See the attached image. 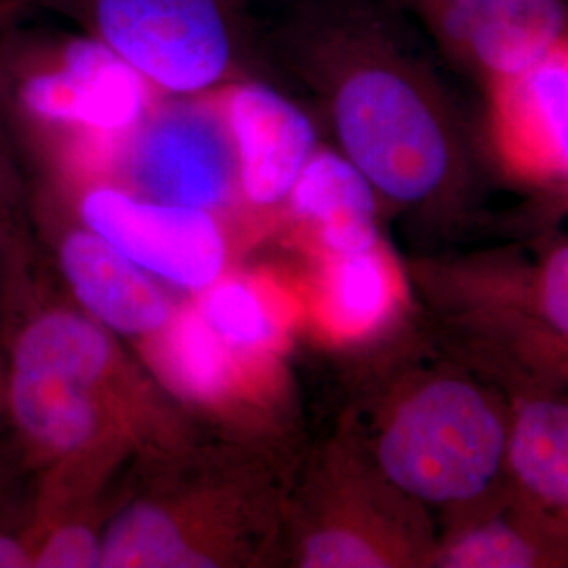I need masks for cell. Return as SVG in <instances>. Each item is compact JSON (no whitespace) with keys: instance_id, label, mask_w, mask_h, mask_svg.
<instances>
[{"instance_id":"6da1fadb","label":"cell","mask_w":568,"mask_h":568,"mask_svg":"<svg viewBox=\"0 0 568 568\" xmlns=\"http://www.w3.org/2000/svg\"><path fill=\"white\" fill-rule=\"evenodd\" d=\"M260 30L379 199L447 232L467 224L483 194L469 126L389 0H291Z\"/></svg>"},{"instance_id":"7a4b0ae2","label":"cell","mask_w":568,"mask_h":568,"mask_svg":"<svg viewBox=\"0 0 568 568\" xmlns=\"http://www.w3.org/2000/svg\"><path fill=\"white\" fill-rule=\"evenodd\" d=\"M509 429L508 389L447 349L387 398L368 462L440 530L508 497Z\"/></svg>"},{"instance_id":"3957f363","label":"cell","mask_w":568,"mask_h":568,"mask_svg":"<svg viewBox=\"0 0 568 568\" xmlns=\"http://www.w3.org/2000/svg\"><path fill=\"white\" fill-rule=\"evenodd\" d=\"M419 283L455 356L506 389H554L568 365V239L436 257Z\"/></svg>"},{"instance_id":"277c9868","label":"cell","mask_w":568,"mask_h":568,"mask_svg":"<svg viewBox=\"0 0 568 568\" xmlns=\"http://www.w3.org/2000/svg\"><path fill=\"white\" fill-rule=\"evenodd\" d=\"M166 95L220 91L267 68L260 23L239 0H39Z\"/></svg>"},{"instance_id":"5b68a950","label":"cell","mask_w":568,"mask_h":568,"mask_svg":"<svg viewBox=\"0 0 568 568\" xmlns=\"http://www.w3.org/2000/svg\"><path fill=\"white\" fill-rule=\"evenodd\" d=\"M108 337L87 318L51 312L21 333L11 366V408L42 447L70 453L98 426L93 389L110 366Z\"/></svg>"},{"instance_id":"8992f818","label":"cell","mask_w":568,"mask_h":568,"mask_svg":"<svg viewBox=\"0 0 568 568\" xmlns=\"http://www.w3.org/2000/svg\"><path fill=\"white\" fill-rule=\"evenodd\" d=\"M211 95H171V102L145 108L124 135L126 178L143 199L211 211L241 183L224 98L213 102Z\"/></svg>"},{"instance_id":"52a82bcc","label":"cell","mask_w":568,"mask_h":568,"mask_svg":"<svg viewBox=\"0 0 568 568\" xmlns=\"http://www.w3.org/2000/svg\"><path fill=\"white\" fill-rule=\"evenodd\" d=\"M326 501L300 546V567H427L438 525L371 462L337 457Z\"/></svg>"},{"instance_id":"ba28073f","label":"cell","mask_w":568,"mask_h":568,"mask_svg":"<svg viewBox=\"0 0 568 568\" xmlns=\"http://www.w3.org/2000/svg\"><path fill=\"white\" fill-rule=\"evenodd\" d=\"M483 93L488 150L501 175L541 194L568 187V30Z\"/></svg>"},{"instance_id":"9c48e42d","label":"cell","mask_w":568,"mask_h":568,"mask_svg":"<svg viewBox=\"0 0 568 568\" xmlns=\"http://www.w3.org/2000/svg\"><path fill=\"white\" fill-rule=\"evenodd\" d=\"M438 53L483 87L535 60L568 30L560 0H389Z\"/></svg>"},{"instance_id":"30bf717a","label":"cell","mask_w":568,"mask_h":568,"mask_svg":"<svg viewBox=\"0 0 568 568\" xmlns=\"http://www.w3.org/2000/svg\"><path fill=\"white\" fill-rule=\"evenodd\" d=\"M87 227L131 262L185 288H204L225 262L222 232L203 209L138 199L110 185L82 196Z\"/></svg>"},{"instance_id":"8fae6325","label":"cell","mask_w":568,"mask_h":568,"mask_svg":"<svg viewBox=\"0 0 568 568\" xmlns=\"http://www.w3.org/2000/svg\"><path fill=\"white\" fill-rule=\"evenodd\" d=\"M49 55L21 84L30 114L91 140L124 138L142 119L150 87L100 42L79 32L55 42Z\"/></svg>"},{"instance_id":"7c38bea8","label":"cell","mask_w":568,"mask_h":568,"mask_svg":"<svg viewBox=\"0 0 568 568\" xmlns=\"http://www.w3.org/2000/svg\"><path fill=\"white\" fill-rule=\"evenodd\" d=\"M222 98L246 199L260 206L283 203L318 150L314 122L260 79L224 87Z\"/></svg>"},{"instance_id":"4fadbf2b","label":"cell","mask_w":568,"mask_h":568,"mask_svg":"<svg viewBox=\"0 0 568 568\" xmlns=\"http://www.w3.org/2000/svg\"><path fill=\"white\" fill-rule=\"evenodd\" d=\"M509 490L568 548V398L511 387Z\"/></svg>"},{"instance_id":"5bb4252c","label":"cell","mask_w":568,"mask_h":568,"mask_svg":"<svg viewBox=\"0 0 568 568\" xmlns=\"http://www.w3.org/2000/svg\"><path fill=\"white\" fill-rule=\"evenodd\" d=\"M61 267L74 295L103 325L152 333L169 323V304L143 267L91 230H77L61 244Z\"/></svg>"},{"instance_id":"9a60e30c","label":"cell","mask_w":568,"mask_h":568,"mask_svg":"<svg viewBox=\"0 0 568 568\" xmlns=\"http://www.w3.org/2000/svg\"><path fill=\"white\" fill-rule=\"evenodd\" d=\"M429 568H568V548L509 490L499 504L440 528Z\"/></svg>"},{"instance_id":"2e32d148","label":"cell","mask_w":568,"mask_h":568,"mask_svg":"<svg viewBox=\"0 0 568 568\" xmlns=\"http://www.w3.org/2000/svg\"><path fill=\"white\" fill-rule=\"evenodd\" d=\"M312 225L326 255H354L379 246V196L339 152L316 150L286 199Z\"/></svg>"},{"instance_id":"e0dca14e","label":"cell","mask_w":568,"mask_h":568,"mask_svg":"<svg viewBox=\"0 0 568 568\" xmlns=\"http://www.w3.org/2000/svg\"><path fill=\"white\" fill-rule=\"evenodd\" d=\"M318 316L326 331L356 342L387 325L400 304V276L382 244L354 255H326Z\"/></svg>"},{"instance_id":"ac0fdd59","label":"cell","mask_w":568,"mask_h":568,"mask_svg":"<svg viewBox=\"0 0 568 568\" xmlns=\"http://www.w3.org/2000/svg\"><path fill=\"white\" fill-rule=\"evenodd\" d=\"M102 567H213V560L192 548L166 511L142 506L124 511L108 528Z\"/></svg>"},{"instance_id":"d6986e66","label":"cell","mask_w":568,"mask_h":568,"mask_svg":"<svg viewBox=\"0 0 568 568\" xmlns=\"http://www.w3.org/2000/svg\"><path fill=\"white\" fill-rule=\"evenodd\" d=\"M163 361L178 386L194 396H213L227 382V356L222 337L203 312H183L166 333Z\"/></svg>"},{"instance_id":"ffe728a7","label":"cell","mask_w":568,"mask_h":568,"mask_svg":"<svg viewBox=\"0 0 568 568\" xmlns=\"http://www.w3.org/2000/svg\"><path fill=\"white\" fill-rule=\"evenodd\" d=\"M203 316L225 344L255 347L270 342L276 333L267 305L243 283L215 286L204 302Z\"/></svg>"},{"instance_id":"44dd1931","label":"cell","mask_w":568,"mask_h":568,"mask_svg":"<svg viewBox=\"0 0 568 568\" xmlns=\"http://www.w3.org/2000/svg\"><path fill=\"white\" fill-rule=\"evenodd\" d=\"M34 567L91 568L102 567V541L84 527L58 528L37 554Z\"/></svg>"},{"instance_id":"7402d4cb","label":"cell","mask_w":568,"mask_h":568,"mask_svg":"<svg viewBox=\"0 0 568 568\" xmlns=\"http://www.w3.org/2000/svg\"><path fill=\"white\" fill-rule=\"evenodd\" d=\"M30 554L18 539L0 535V568L30 567Z\"/></svg>"},{"instance_id":"603a6c76","label":"cell","mask_w":568,"mask_h":568,"mask_svg":"<svg viewBox=\"0 0 568 568\" xmlns=\"http://www.w3.org/2000/svg\"><path fill=\"white\" fill-rule=\"evenodd\" d=\"M548 199L549 204L558 206L562 213H568V187L560 190V192H554V194H544Z\"/></svg>"},{"instance_id":"cb8c5ba5","label":"cell","mask_w":568,"mask_h":568,"mask_svg":"<svg viewBox=\"0 0 568 568\" xmlns=\"http://www.w3.org/2000/svg\"><path fill=\"white\" fill-rule=\"evenodd\" d=\"M554 392L556 394H562V396H567L568 398V365L562 373H560V377H558V382H556V386H554Z\"/></svg>"},{"instance_id":"d4e9b609","label":"cell","mask_w":568,"mask_h":568,"mask_svg":"<svg viewBox=\"0 0 568 568\" xmlns=\"http://www.w3.org/2000/svg\"><path fill=\"white\" fill-rule=\"evenodd\" d=\"M243 7H246V9H251L253 4H257V2H265V0H239Z\"/></svg>"},{"instance_id":"484cf974","label":"cell","mask_w":568,"mask_h":568,"mask_svg":"<svg viewBox=\"0 0 568 568\" xmlns=\"http://www.w3.org/2000/svg\"><path fill=\"white\" fill-rule=\"evenodd\" d=\"M560 2H565V4L568 7V0H560Z\"/></svg>"}]
</instances>
